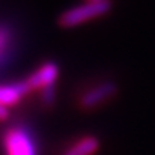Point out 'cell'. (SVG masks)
I'll return each mask as SVG.
<instances>
[{
    "label": "cell",
    "mask_w": 155,
    "mask_h": 155,
    "mask_svg": "<svg viewBox=\"0 0 155 155\" xmlns=\"http://www.w3.org/2000/svg\"><path fill=\"white\" fill-rule=\"evenodd\" d=\"M39 101L44 105V108H51L54 101H56V86L42 91L39 94Z\"/></svg>",
    "instance_id": "cell-8"
},
{
    "label": "cell",
    "mask_w": 155,
    "mask_h": 155,
    "mask_svg": "<svg viewBox=\"0 0 155 155\" xmlns=\"http://www.w3.org/2000/svg\"><path fill=\"white\" fill-rule=\"evenodd\" d=\"M117 94H119V87L114 81L110 80L100 81L78 95L77 105L81 111H94L104 107L111 100H114Z\"/></svg>",
    "instance_id": "cell-3"
},
{
    "label": "cell",
    "mask_w": 155,
    "mask_h": 155,
    "mask_svg": "<svg viewBox=\"0 0 155 155\" xmlns=\"http://www.w3.org/2000/svg\"><path fill=\"white\" fill-rule=\"evenodd\" d=\"M111 9V3H83L62 12L57 18V24L62 29H72L80 24L107 15Z\"/></svg>",
    "instance_id": "cell-2"
},
{
    "label": "cell",
    "mask_w": 155,
    "mask_h": 155,
    "mask_svg": "<svg viewBox=\"0 0 155 155\" xmlns=\"http://www.w3.org/2000/svg\"><path fill=\"white\" fill-rule=\"evenodd\" d=\"M59 78V66L54 62H44L35 72H32L24 81L27 84L29 92H38L41 94L42 91L54 87L56 81Z\"/></svg>",
    "instance_id": "cell-4"
},
{
    "label": "cell",
    "mask_w": 155,
    "mask_h": 155,
    "mask_svg": "<svg viewBox=\"0 0 155 155\" xmlns=\"http://www.w3.org/2000/svg\"><path fill=\"white\" fill-rule=\"evenodd\" d=\"M86 3H111V0H86Z\"/></svg>",
    "instance_id": "cell-10"
},
{
    "label": "cell",
    "mask_w": 155,
    "mask_h": 155,
    "mask_svg": "<svg viewBox=\"0 0 155 155\" xmlns=\"http://www.w3.org/2000/svg\"><path fill=\"white\" fill-rule=\"evenodd\" d=\"M2 148L5 155H38L36 139L24 125L9 127L2 136Z\"/></svg>",
    "instance_id": "cell-1"
},
{
    "label": "cell",
    "mask_w": 155,
    "mask_h": 155,
    "mask_svg": "<svg viewBox=\"0 0 155 155\" xmlns=\"http://www.w3.org/2000/svg\"><path fill=\"white\" fill-rule=\"evenodd\" d=\"M100 139L87 134L74 140L60 155H95L100 151Z\"/></svg>",
    "instance_id": "cell-6"
},
{
    "label": "cell",
    "mask_w": 155,
    "mask_h": 155,
    "mask_svg": "<svg viewBox=\"0 0 155 155\" xmlns=\"http://www.w3.org/2000/svg\"><path fill=\"white\" fill-rule=\"evenodd\" d=\"M29 89L26 81H17V83H9V84H2L0 86V105L9 108L20 103L23 98L29 95Z\"/></svg>",
    "instance_id": "cell-5"
},
{
    "label": "cell",
    "mask_w": 155,
    "mask_h": 155,
    "mask_svg": "<svg viewBox=\"0 0 155 155\" xmlns=\"http://www.w3.org/2000/svg\"><path fill=\"white\" fill-rule=\"evenodd\" d=\"M12 42V30L8 26H0V54L11 51Z\"/></svg>",
    "instance_id": "cell-7"
},
{
    "label": "cell",
    "mask_w": 155,
    "mask_h": 155,
    "mask_svg": "<svg viewBox=\"0 0 155 155\" xmlns=\"http://www.w3.org/2000/svg\"><path fill=\"white\" fill-rule=\"evenodd\" d=\"M8 117H9V108H6V107L0 105V122L8 120Z\"/></svg>",
    "instance_id": "cell-9"
}]
</instances>
